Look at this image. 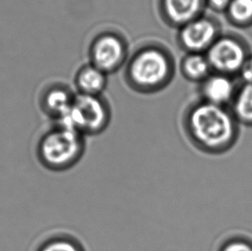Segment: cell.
<instances>
[{
	"mask_svg": "<svg viewBox=\"0 0 252 251\" xmlns=\"http://www.w3.org/2000/svg\"><path fill=\"white\" fill-rule=\"evenodd\" d=\"M85 136L67 126L57 123L41 135L36 156L42 166L62 172L75 166L85 154Z\"/></svg>",
	"mask_w": 252,
	"mask_h": 251,
	"instance_id": "6da1fadb",
	"label": "cell"
},
{
	"mask_svg": "<svg viewBox=\"0 0 252 251\" xmlns=\"http://www.w3.org/2000/svg\"><path fill=\"white\" fill-rule=\"evenodd\" d=\"M173 64V60L164 48L147 45L130 59L126 65V81L137 92H158L172 78Z\"/></svg>",
	"mask_w": 252,
	"mask_h": 251,
	"instance_id": "7a4b0ae2",
	"label": "cell"
},
{
	"mask_svg": "<svg viewBox=\"0 0 252 251\" xmlns=\"http://www.w3.org/2000/svg\"><path fill=\"white\" fill-rule=\"evenodd\" d=\"M184 126L188 135L200 146L215 148L228 140L232 134V121L220 106L202 102L187 113Z\"/></svg>",
	"mask_w": 252,
	"mask_h": 251,
	"instance_id": "3957f363",
	"label": "cell"
},
{
	"mask_svg": "<svg viewBox=\"0 0 252 251\" xmlns=\"http://www.w3.org/2000/svg\"><path fill=\"white\" fill-rule=\"evenodd\" d=\"M111 111L101 95H75L68 113L60 122L85 137L102 133L110 123Z\"/></svg>",
	"mask_w": 252,
	"mask_h": 251,
	"instance_id": "277c9868",
	"label": "cell"
},
{
	"mask_svg": "<svg viewBox=\"0 0 252 251\" xmlns=\"http://www.w3.org/2000/svg\"><path fill=\"white\" fill-rule=\"evenodd\" d=\"M89 54L90 63L108 74L117 71L125 63L127 48L123 37L105 32L93 40Z\"/></svg>",
	"mask_w": 252,
	"mask_h": 251,
	"instance_id": "5b68a950",
	"label": "cell"
},
{
	"mask_svg": "<svg viewBox=\"0 0 252 251\" xmlns=\"http://www.w3.org/2000/svg\"><path fill=\"white\" fill-rule=\"evenodd\" d=\"M206 57L211 68L222 73L240 71L247 60L242 45L228 37L217 39L208 48Z\"/></svg>",
	"mask_w": 252,
	"mask_h": 251,
	"instance_id": "8992f818",
	"label": "cell"
},
{
	"mask_svg": "<svg viewBox=\"0 0 252 251\" xmlns=\"http://www.w3.org/2000/svg\"><path fill=\"white\" fill-rule=\"evenodd\" d=\"M217 35L215 24L205 17H199L179 28L177 39L180 47L188 54L207 50L215 42Z\"/></svg>",
	"mask_w": 252,
	"mask_h": 251,
	"instance_id": "52a82bcc",
	"label": "cell"
},
{
	"mask_svg": "<svg viewBox=\"0 0 252 251\" xmlns=\"http://www.w3.org/2000/svg\"><path fill=\"white\" fill-rule=\"evenodd\" d=\"M207 0H160V13L164 21L179 28L201 17Z\"/></svg>",
	"mask_w": 252,
	"mask_h": 251,
	"instance_id": "ba28073f",
	"label": "cell"
},
{
	"mask_svg": "<svg viewBox=\"0 0 252 251\" xmlns=\"http://www.w3.org/2000/svg\"><path fill=\"white\" fill-rule=\"evenodd\" d=\"M75 95L67 89L53 87L45 93L41 100V108L45 114L60 123L72 107Z\"/></svg>",
	"mask_w": 252,
	"mask_h": 251,
	"instance_id": "9c48e42d",
	"label": "cell"
},
{
	"mask_svg": "<svg viewBox=\"0 0 252 251\" xmlns=\"http://www.w3.org/2000/svg\"><path fill=\"white\" fill-rule=\"evenodd\" d=\"M107 75L91 63L83 65L77 71L75 78L76 87L79 94L101 95L107 86Z\"/></svg>",
	"mask_w": 252,
	"mask_h": 251,
	"instance_id": "30bf717a",
	"label": "cell"
},
{
	"mask_svg": "<svg viewBox=\"0 0 252 251\" xmlns=\"http://www.w3.org/2000/svg\"><path fill=\"white\" fill-rule=\"evenodd\" d=\"M201 89L207 102L220 106L232 97L233 84L225 75H214L205 79Z\"/></svg>",
	"mask_w": 252,
	"mask_h": 251,
	"instance_id": "8fae6325",
	"label": "cell"
},
{
	"mask_svg": "<svg viewBox=\"0 0 252 251\" xmlns=\"http://www.w3.org/2000/svg\"><path fill=\"white\" fill-rule=\"evenodd\" d=\"M210 68L207 57L198 53L188 54L181 63L182 73L190 81H204L208 78Z\"/></svg>",
	"mask_w": 252,
	"mask_h": 251,
	"instance_id": "7c38bea8",
	"label": "cell"
},
{
	"mask_svg": "<svg viewBox=\"0 0 252 251\" xmlns=\"http://www.w3.org/2000/svg\"><path fill=\"white\" fill-rule=\"evenodd\" d=\"M36 251H85L84 246L75 238L68 235H59L43 242Z\"/></svg>",
	"mask_w": 252,
	"mask_h": 251,
	"instance_id": "4fadbf2b",
	"label": "cell"
},
{
	"mask_svg": "<svg viewBox=\"0 0 252 251\" xmlns=\"http://www.w3.org/2000/svg\"><path fill=\"white\" fill-rule=\"evenodd\" d=\"M237 115L245 121H252V84H246L239 92L235 102Z\"/></svg>",
	"mask_w": 252,
	"mask_h": 251,
	"instance_id": "5bb4252c",
	"label": "cell"
},
{
	"mask_svg": "<svg viewBox=\"0 0 252 251\" xmlns=\"http://www.w3.org/2000/svg\"><path fill=\"white\" fill-rule=\"evenodd\" d=\"M227 10L236 23L246 24L252 19V0H232Z\"/></svg>",
	"mask_w": 252,
	"mask_h": 251,
	"instance_id": "9a60e30c",
	"label": "cell"
},
{
	"mask_svg": "<svg viewBox=\"0 0 252 251\" xmlns=\"http://www.w3.org/2000/svg\"><path fill=\"white\" fill-rule=\"evenodd\" d=\"M240 72L246 84H252V57L246 60L240 69Z\"/></svg>",
	"mask_w": 252,
	"mask_h": 251,
	"instance_id": "2e32d148",
	"label": "cell"
},
{
	"mask_svg": "<svg viewBox=\"0 0 252 251\" xmlns=\"http://www.w3.org/2000/svg\"><path fill=\"white\" fill-rule=\"evenodd\" d=\"M232 0H207L210 6L215 10H224L227 9Z\"/></svg>",
	"mask_w": 252,
	"mask_h": 251,
	"instance_id": "e0dca14e",
	"label": "cell"
},
{
	"mask_svg": "<svg viewBox=\"0 0 252 251\" xmlns=\"http://www.w3.org/2000/svg\"><path fill=\"white\" fill-rule=\"evenodd\" d=\"M224 251H252L249 246L244 244H232L227 246Z\"/></svg>",
	"mask_w": 252,
	"mask_h": 251,
	"instance_id": "ac0fdd59",
	"label": "cell"
}]
</instances>
